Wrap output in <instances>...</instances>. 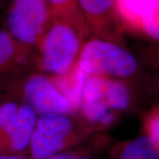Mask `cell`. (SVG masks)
<instances>
[{"instance_id": "1", "label": "cell", "mask_w": 159, "mask_h": 159, "mask_svg": "<svg viewBox=\"0 0 159 159\" xmlns=\"http://www.w3.org/2000/svg\"><path fill=\"white\" fill-rule=\"evenodd\" d=\"M77 65L88 76L142 81L140 63L125 46L94 36L82 46Z\"/></svg>"}, {"instance_id": "2", "label": "cell", "mask_w": 159, "mask_h": 159, "mask_svg": "<svg viewBox=\"0 0 159 159\" xmlns=\"http://www.w3.org/2000/svg\"><path fill=\"white\" fill-rule=\"evenodd\" d=\"M86 40L61 20L54 17L35 49V69L48 75H63L75 66Z\"/></svg>"}, {"instance_id": "3", "label": "cell", "mask_w": 159, "mask_h": 159, "mask_svg": "<svg viewBox=\"0 0 159 159\" xmlns=\"http://www.w3.org/2000/svg\"><path fill=\"white\" fill-rule=\"evenodd\" d=\"M90 131L71 115L51 113L38 116L29 145L31 159H49L82 142Z\"/></svg>"}, {"instance_id": "4", "label": "cell", "mask_w": 159, "mask_h": 159, "mask_svg": "<svg viewBox=\"0 0 159 159\" xmlns=\"http://www.w3.org/2000/svg\"><path fill=\"white\" fill-rule=\"evenodd\" d=\"M54 20L46 0H13L6 18L8 33L34 51Z\"/></svg>"}, {"instance_id": "5", "label": "cell", "mask_w": 159, "mask_h": 159, "mask_svg": "<svg viewBox=\"0 0 159 159\" xmlns=\"http://www.w3.org/2000/svg\"><path fill=\"white\" fill-rule=\"evenodd\" d=\"M13 97H19L38 116L58 113L72 115L68 102L58 91L48 74L31 72L19 80L9 90Z\"/></svg>"}, {"instance_id": "6", "label": "cell", "mask_w": 159, "mask_h": 159, "mask_svg": "<svg viewBox=\"0 0 159 159\" xmlns=\"http://www.w3.org/2000/svg\"><path fill=\"white\" fill-rule=\"evenodd\" d=\"M36 71L35 51L0 29V89L9 90L26 74Z\"/></svg>"}, {"instance_id": "7", "label": "cell", "mask_w": 159, "mask_h": 159, "mask_svg": "<svg viewBox=\"0 0 159 159\" xmlns=\"http://www.w3.org/2000/svg\"><path fill=\"white\" fill-rule=\"evenodd\" d=\"M94 37L124 45V31L117 16L115 0H77Z\"/></svg>"}, {"instance_id": "8", "label": "cell", "mask_w": 159, "mask_h": 159, "mask_svg": "<svg viewBox=\"0 0 159 159\" xmlns=\"http://www.w3.org/2000/svg\"><path fill=\"white\" fill-rule=\"evenodd\" d=\"M104 78L91 76L86 80L80 105L81 121L89 131L108 129L117 122L119 113L109 107L103 99Z\"/></svg>"}, {"instance_id": "9", "label": "cell", "mask_w": 159, "mask_h": 159, "mask_svg": "<svg viewBox=\"0 0 159 159\" xmlns=\"http://www.w3.org/2000/svg\"><path fill=\"white\" fill-rule=\"evenodd\" d=\"M38 115L29 105L20 103L15 127L9 137L2 155H26L29 152Z\"/></svg>"}, {"instance_id": "10", "label": "cell", "mask_w": 159, "mask_h": 159, "mask_svg": "<svg viewBox=\"0 0 159 159\" xmlns=\"http://www.w3.org/2000/svg\"><path fill=\"white\" fill-rule=\"evenodd\" d=\"M138 86L140 84L130 80L104 77L102 97L109 107L117 113L127 112L138 103Z\"/></svg>"}, {"instance_id": "11", "label": "cell", "mask_w": 159, "mask_h": 159, "mask_svg": "<svg viewBox=\"0 0 159 159\" xmlns=\"http://www.w3.org/2000/svg\"><path fill=\"white\" fill-rule=\"evenodd\" d=\"M158 4L159 0H115V9L123 31L137 35L142 23Z\"/></svg>"}, {"instance_id": "12", "label": "cell", "mask_w": 159, "mask_h": 159, "mask_svg": "<svg viewBox=\"0 0 159 159\" xmlns=\"http://www.w3.org/2000/svg\"><path fill=\"white\" fill-rule=\"evenodd\" d=\"M51 81L68 102L74 114L79 111L88 75L84 74L77 63L68 73L63 75H49Z\"/></svg>"}, {"instance_id": "13", "label": "cell", "mask_w": 159, "mask_h": 159, "mask_svg": "<svg viewBox=\"0 0 159 159\" xmlns=\"http://www.w3.org/2000/svg\"><path fill=\"white\" fill-rule=\"evenodd\" d=\"M51 6L54 17L68 23L88 41L90 29L80 8L77 0H46Z\"/></svg>"}, {"instance_id": "14", "label": "cell", "mask_w": 159, "mask_h": 159, "mask_svg": "<svg viewBox=\"0 0 159 159\" xmlns=\"http://www.w3.org/2000/svg\"><path fill=\"white\" fill-rule=\"evenodd\" d=\"M112 159H159V150L152 139L143 134L119 144Z\"/></svg>"}, {"instance_id": "15", "label": "cell", "mask_w": 159, "mask_h": 159, "mask_svg": "<svg viewBox=\"0 0 159 159\" xmlns=\"http://www.w3.org/2000/svg\"><path fill=\"white\" fill-rule=\"evenodd\" d=\"M19 103L14 101L3 102L0 107V155L4 152L9 137L17 121Z\"/></svg>"}, {"instance_id": "16", "label": "cell", "mask_w": 159, "mask_h": 159, "mask_svg": "<svg viewBox=\"0 0 159 159\" xmlns=\"http://www.w3.org/2000/svg\"><path fill=\"white\" fill-rule=\"evenodd\" d=\"M137 35L149 40L152 43H159V4L142 23Z\"/></svg>"}, {"instance_id": "17", "label": "cell", "mask_w": 159, "mask_h": 159, "mask_svg": "<svg viewBox=\"0 0 159 159\" xmlns=\"http://www.w3.org/2000/svg\"><path fill=\"white\" fill-rule=\"evenodd\" d=\"M142 125L144 134L152 139L159 150V102L146 112Z\"/></svg>"}, {"instance_id": "18", "label": "cell", "mask_w": 159, "mask_h": 159, "mask_svg": "<svg viewBox=\"0 0 159 159\" xmlns=\"http://www.w3.org/2000/svg\"><path fill=\"white\" fill-rule=\"evenodd\" d=\"M140 52L148 66L155 71H159V43H151L145 46Z\"/></svg>"}, {"instance_id": "19", "label": "cell", "mask_w": 159, "mask_h": 159, "mask_svg": "<svg viewBox=\"0 0 159 159\" xmlns=\"http://www.w3.org/2000/svg\"><path fill=\"white\" fill-rule=\"evenodd\" d=\"M144 86H146L149 93L159 99V71H156V74L153 76L146 80Z\"/></svg>"}, {"instance_id": "20", "label": "cell", "mask_w": 159, "mask_h": 159, "mask_svg": "<svg viewBox=\"0 0 159 159\" xmlns=\"http://www.w3.org/2000/svg\"><path fill=\"white\" fill-rule=\"evenodd\" d=\"M49 159H93L89 155H86L81 152L76 151H64L61 153H58Z\"/></svg>"}, {"instance_id": "21", "label": "cell", "mask_w": 159, "mask_h": 159, "mask_svg": "<svg viewBox=\"0 0 159 159\" xmlns=\"http://www.w3.org/2000/svg\"><path fill=\"white\" fill-rule=\"evenodd\" d=\"M0 159H31L26 155H0Z\"/></svg>"}, {"instance_id": "22", "label": "cell", "mask_w": 159, "mask_h": 159, "mask_svg": "<svg viewBox=\"0 0 159 159\" xmlns=\"http://www.w3.org/2000/svg\"><path fill=\"white\" fill-rule=\"evenodd\" d=\"M2 102H1V101H0V107H1V104H2Z\"/></svg>"}]
</instances>
